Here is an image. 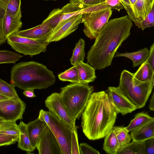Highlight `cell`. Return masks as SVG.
<instances>
[{"label": "cell", "instance_id": "5", "mask_svg": "<svg viewBox=\"0 0 154 154\" xmlns=\"http://www.w3.org/2000/svg\"><path fill=\"white\" fill-rule=\"evenodd\" d=\"M154 83L140 81L133 73L123 70L118 87L121 92L137 108L144 107L152 92Z\"/></svg>", "mask_w": 154, "mask_h": 154}, {"label": "cell", "instance_id": "28", "mask_svg": "<svg viewBox=\"0 0 154 154\" xmlns=\"http://www.w3.org/2000/svg\"><path fill=\"white\" fill-rule=\"evenodd\" d=\"M112 129L115 132L120 147L130 143L132 137L125 127L114 126Z\"/></svg>", "mask_w": 154, "mask_h": 154}, {"label": "cell", "instance_id": "45", "mask_svg": "<svg viewBox=\"0 0 154 154\" xmlns=\"http://www.w3.org/2000/svg\"><path fill=\"white\" fill-rule=\"evenodd\" d=\"M149 109L153 111L154 110V94H153L152 96L150 99L149 105Z\"/></svg>", "mask_w": 154, "mask_h": 154}, {"label": "cell", "instance_id": "22", "mask_svg": "<svg viewBox=\"0 0 154 154\" xmlns=\"http://www.w3.org/2000/svg\"><path fill=\"white\" fill-rule=\"evenodd\" d=\"M133 73L134 77L140 81L154 83V69L146 61L140 65L135 73Z\"/></svg>", "mask_w": 154, "mask_h": 154}, {"label": "cell", "instance_id": "8", "mask_svg": "<svg viewBox=\"0 0 154 154\" xmlns=\"http://www.w3.org/2000/svg\"><path fill=\"white\" fill-rule=\"evenodd\" d=\"M112 11L109 9L82 14L81 23L84 24L86 36L91 39L95 38L109 21Z\"/></svg>", "mask_w": 154, "mask_h": 154}, {"label": "cell", "instance_id": "21", "mask_svg": "<svg viewBox=\"0 0 154 154\" xmlns=\"http://www.w3.org/2000/svg\"><path fill=\"white\" fill-rule=\"evenodd\" d=\"M18 126L19 131L18 147L26 152L27 154L30 153L34 150L31 145L28 134L27 124L21 121Z\"/></svg>", "mask_w": 154, "mask_h": 154}, {"label": "cell", "instance_id": "1", "mask_svg": "<svg viewBox=\"0 0 154 154\" xmlns=\"http://www.w3.org/2000/svg\"><path fill=\"white\" fill-rule=\"evenodd\" d=\"M132 21L126 15L109 21L87 53V63L95 69L111 65L117 50L131 34Z\"/></svg>", "mask_w": 154, "mask_h": 154}, {"label": "cell", "instance_id": "33", "mask_svg": "<svg viewBox=\"0 0 154 154\" xmlns=\"http://www.w3.org/2000/svg\"><path fill=\"white\" fill-rule=\"evenodd\" d=\"M119 0L126 11L129 18L139 28H140V22L136 16L134 9L130 0Z\"/></svg>", "mask_w": 154, "mask_h": 154}, {"label": "cell", "instance_id": "16", "mask_svg": "<svg viewBox=\"0 0 154 154\" xmlns=\"http://www.w3.org/2000/svg\"><path fill=\"white\" fill-rule=\"evenodd\" d=\"M53 29L45 21L34 27L28 29L19 31L17 35L23 37L35 39H46Z\"/></svg>", "mask_w": 154, "mask_h": 154}, {"label": "cell", "instance_id": "37", "mask_svg": "<svg viewBox=\"0 0 154 154\" xmlns=\"http://www.w3.org/2000/svg\"><path fill=\"white\" fill-rule=\"evenodd\" d=\"M134 7L137 17L140 22L145 17L143 0H137Z\"/></svg>", "mask_w": 154, "mask_h": 154}, {"label": "cell", "instance_id": "23", "mask_svg": "<svg viewBox=\"0 0 154 154\" xmlns=\"http://www.w3.org/2000/svg\"><path fill=\"white\" fill-rule=\"evenodd\" d=\"M120 148L113 129L105 137L103 149L109 154H117Z\"/></svg>", "mask_w": 154, "mask_h": 154}, {"label": "cell", "instance_id": "29", "mask_svg": "<svg viewBox=\"0 0 154 154\" xmlns=\"http://www.w3.org/2000/svg\"><path fill=\"white\" fill-rule=\"evenodd\" d=\"M58 76L59 79L62 81L79 83V74L75 65L58 74Z\"/></svg>", "mask_w": 154, "mask_h": 154}, {"label": "cell", "instance_id": "41", "mask_svg": "<svg viewBox=\"0 0 154 154\" xmlns=\"http://www.w3.org/2000/svg\"><path fill=\"white\" fill-rule=\"evenodd\" d=\"M146 61L154 69V44L150 47L149 53Z\"/></svg>", "mask_w": 154, "mask_h": 154}, {"label": "cell", "instance_id": "19", "mask_svg": "<svg viewBox=\"0 0 154 154\" xmlns=\"http://www.w3.org/2000/svg\"><path fill=\"white\" fill-rule=\"evenodd\" d=\"M79 76V83L88 84L96 78L95 69L91 66L83 62H79L75 65Z\"/></svg>", "mask_w": 154, "mask_h": 154}, {"label": "cell", "instance_id": "6", "mask_svg": "<svg viewBox=\"0 0 154 154\" xmlns=\"http://www.w3.org/2000/svg\"><path fill=\"white\" fill-rule=\"evenodd\" d=\"M38 118L47 123L55 138L62 154H71L72 131L50 111L41 109Z\"/></svg>", "mask_w": 154, "mask_h": 154}, {"label": "cell", "instance_id": "18", "mask_svg": "<svg viewBox=\"0 0 154 154\" xmlns=\"http://www.w3.org/2000/svg\"><path fill=\"white\" fill-rule=\"evenodd\" d=\"M131 135L133 140L139 142L154 137V119L131 131Z\"/></svg>", "mask_w": 154, "mask_h": 154}, {"label": "cell", "instance_id": "24", "mask_svg": "<svg viewBox=\"0 0 154 154\" xmlns=\"http://www.w3.org/2000/svg\"><path fill=\"white\" fill-rule=\"evenodd\" d=\"M118 154H145L144 142L133 140L131 143L120 147Z\"/></svg>", "mask_w": 154, "mask_h": 154}, {"label": "cell", "instance_id": "43", "mask_svg": "<svg viewBox=\"0 0 154 154\" xmlns=\"http://www.w3.org/2000/svg\"><path fill=\"white\" fill-rule=\"evenodd\" d=\"M34 89H27L24 90L23 92V95L26 97L30 98H33L36 96L34 93Z\"/></svg>", "mask_w": 154, "mask_h": 154}, {"label": "cell", "instance_id": "46", "mask_svg": "<svg viewBox=\"0 0 154 154\" xmlns=\"http://www.w3.org/2000/svg\"><path fill=\"white\" fill-rule=\"evenodd\" d=\"M4 11L0 8V14ZM7 40V38L5 37H2L0 35V45H1L5 42Z\"/></svg>", "mask_w": 154, "mask_h": 154}, {"label": "cell", "instance_id": "30", "mask_svg": "<svg viewBox=\"0 0 154 154\" xmlns=\"http://www.w3.org/2000/svg\"><path fill=\"white\" fill-rule=\"evenodd\" d=\"M23 56L18 53L8 50L0 51V64L15 63Z\"/></svg>", "mask_w": 154, "mask_h": 154}, {"label": "cell", "instance_id": "4", "mask_svg": "<svg viewBox=\"0 0 154 154\" xmlns=\"http://www.w3.org/2000/svg\"><path fill=\"white\" fill-rule=\"evenodd\" d=\"M94 90L93 86L79 83H72L61 88L62 101L73 120L79 119Z\"/></svg>", "mask_w": 154, "mask_h": 154}, {"label": "cell", "instance_id": "27", "mask_svg": "<svg viewBox=\"0 0 154 154\" xmlns=\"http://www.w3.org/2000/svg\"><path fill=\"white\" fill-rule=\"evenodd\" d=\"M21 0H0V8L8 14L21 12Z\"/></svg>", "mask_w": 154, "mask_h": 154}, {"label": "cell", "instance_id": "20", "mask_svg": "<svg viewBox=\"0 0 154 154\" xmlns=\"http://www.w3.org/2000/svg\"><path fill=\"white\" fill-rule=\"evenodd\" d=\"M149 53V50L146 47L136 52L125 53L117 52L114 57H124L130 59L133 61V67H135L140 65L145 62Z\"/></svg>", "mask_w": 154, "mask_h": 154}, {"label": "cell", "instance_id": "44", "mask_svg": "<svg viewBox=\"0 0 154 154\" xmlns=\"http://www.w3.org/2000/svg\"><path fill=\"white\" fill-rule=\"evenodd\" d=\"M154 0H147V10L146 13V16L154 6Z\"/></svg>", "mask_w": 154, "mask_h": 154}, {"label": "cell", "instance_id": "48", "mask_svg": "<svg viewBox=\"0 0 154 154\" xmlns=\"http://www.w3.org/2000/svg\"><path fill=\"white\" fill-rule=\"evenodd\" d=\"M8 98L7 97L0 94V101Z\"/></svg>", "mask_w": 154, "mask_h": 154}, {"label": "cell", "instance_id": "40", "mask_svg": "<svg viewBox=\"0 0 154 154\" xmlns=\"http://www.w3.org/2000/svg\"><path fill=\"white\" fill-rule=\"evenodd\" d=\"M104 3L111 9H115L118 11L124 8L119 0H106Z\"/></svg>", "mask_w": 154, "mask_h": 154}, {"label": "cell", "instance_id": "35", "mask_svg": "<svg viewBox=\"0 0 154 154\" xmlns=\"http://www.w3.org/2000/svg\"><path fill=\"white\" fill-rule=\"evenodd\" d=\"M76 125L74 130L72 131L71 142V154H80L78 143L77 129Z\"/></svg>", "mask_w": 154, "mask_h": 154}, {"label": "cell", "instance_id": "3", "mask_svg": "<svg viewBox=\"0 0 154 154\" xmlns=\"http://www.w3.org/2000/svg\"><path fill=\"white\" fill-rule=\"evenodd\" d=\"M10 78L11 84L24 90L46 89L54 84L56 80L52 71L34 61L15 64L11 70Z\"/></svg>", "mask_w": 154, "mask_h": 154}, {"label": "cell", "instance_id": "32", "mask_svg": "<svg viewBox=\"0 0 154 154\" xmlns=\"http://www.w3.org/2000/svg\"><path fill=\"white\" fill-rule=\"evenodd\" d=\"M0 133L12 135H19L18 126L16 122L4 121L0 125Z\"/></svg>", "mask_w": 154, "mask_h": 154}, {"label": "cell", "instance_id": "26", "mask_svg": "<svg viewBox=\"0 0 154 154\" xmlns=\"http://www.w3.org/2000/svg\"><path fill=\"white\" fill-rule=\"evenodd\" d=\"M154 119L146 113L143 112L138 113L135 115L134 118L131 120L129 125L125 128L129 132L138 128Z\"/></svg>", "mask_w": 154, "mask_h": 154}, {"label": "cell", "instance_id": "31", "mask_svg": "<svg viewBox=\"0 0 154 154\" xmlns=\"http://www.w3.org/2000/svg\"><path fill=\"white\" fill-rule=\"evenodd\" d=\"M15 86L0 79V94L9 98H19L15 89Z\"/></svg>", "mask_w": 154, "mask_h": 154}, {"label": "cell", "instance_id": "42", "mask_svg": "<svg viewBox=\"0 0 154 154\" xmlns=\"http://www.w3.org/2000/svg\"><path fill=\"white\" fill-rule=\"evenodd\" d=\"M106 0H83L82 4L84 8L89 6L98 4L104 2Z\"/></svg>", "mask_w": 154, "mask_h": 154}, {"label": "cell", "instance_id": "9", "mask_svg": "<svg viewBox=\"0 0 154 154\" xmlns=\"http://www.w3.org/2000/svg\"><path fill=\"white\" fill-rule=\"evenodd\" d=\"M45 103L48 111L54 114L72 131L74 130L75 121L72 119L65 107L60 93H52L48 97Z\"/></svg>", "mask_w": 154, "mask_h": 154}, {"label": "cell", "instance_id": "49", "mask_svg": "<svg viewBox=\"0 0 154 154\" xmlns=\"http://www.w3.org/2000/svg\"><path fill=\"white\" fill-rule=\"evenodd\" d=\"M144 5V8L145 10V15L146 17V12L147 8V0H143Z\"/></svg>", "mask_w": 154, "mask_h": 154}, {"label": "cell", "instance_id": "14", "mask_svg": "<svg viewBox=\"0 0 154 154\" xmlns=\"http://www.w3.org/2000/svg\"><path fill=\"white\" fill-rule=\"evenodd\" d=\"M22 13L8 14L4 11L0 14V35L7 38L16 33L21 28Z\"/></svg>", "mask_w": 154, "mask_h": 154}, {"label": "cell", "instance_id": "39", "mask_svg": "<svg viewBox=\"0 0 154 154\" xmlns=\"http://www.w3.org/2000/svg\"><path fill=\"white\" fill-rule=\"evenodd\" d=\"M145 154H154V137L143 141Z\"/></svg>", "mask_w": 154, "mask_h": 154}, {"label": "cell", "instance_id": "36", "mask_svg": "<svg viewBox=\"0 0 154 154\" xmlns=\"http://www.w3.org/2000/svg\"><path fill=\"white\" fill-rule=\"evenodd\" d=\"M19 135H12L0 133V146L10 145L17 142Z\"/></svg>", "mask_w": 154, "mask_h": 154}, {"label": "cell", "instance_id": "13", "mask_svg": "<svg viewBox=\"0 0 154 154\" xmlns=\"http://www.w3.org/2000/svg\"><path fill=\"white\" fill-rule=\"evenodd\" d=\"M106 92L117 113H120L124 115L137 109L121 92L118 87H109Z\"/></svg>", "mask_w": 154, "mask_h": 154}, {"label": "cell", "instance_id": "7", "mask_svg": "<svg viewBox=\"0 0 154 154\" xmlns=\"http://www.w3.org/2000/svg\"><path fill=\"white\" fill-rule=\"evenodd\" d=\"M8 43L16 52L31 57L45 52L50 43L46 39H35L18 35L15 33L8 36Z\"/></svg>", "mask_w": 154, "mask_h": 154}, {"label": "cell", "instance_id": "25", "mask_svg": "<svg viewBox=\"0 0 154 154\" xmlns=\"http://www.w3.org/2000/svg\"><path fill=\"white\" fill-rule=\"evenodd\" d=\"M85 41L82 38L80 39L76 44L72 56L70 59L72 65L75 66L79 62L84 61L85 57Z\"/></svg>", "mask_w": 154, "mask_h": 154}, {"label": "cell", "instance_id": "38", "mask_svg": "<svg viewBox=\"0 0 154 154\" xmlns=\"http://www.w3.org/2000/svg\"><path fill=\"white\" fill-rule=\"evenodd\" d=\"M80 154H98L99 152L86 143H81L79 145Z\"/></svg>", "mask_w": 154, "mask_h": 154}, {"label": "cell", "instance_id": "15", "mask_svg": "<svg viewBox=\"0 0 154 154\" xmlns=\"http://www.w3.org/2000/svg\"><path fill=\"white\" fill-rule=\"evenodd\" d=\"M39 154H62L58 143L48 126L36 146Z\"/></svg>", "mask_w": 154, "mask_h": 154}, {"label": "cell", "instance_id": "2", "mask_svg": "<svg viewBox=\"0 0 154 154\" xmlns=\"http://www.w3.org/2000/svg\"><path fill=\"white\" fill-rule=\"evenodd\" d=\"M117 114L106 91L92 93L81 115L83 133L90 140L105 137L113 129Z\"/></svg>", "mask_w": 154, "mask_h": 154}, {"label": "cell", "instance_id": "12", "mask_svg": "<svg viewBox=\"0 0 154 154\" xmlns=\"http://www.w3.org/2000/svg\"><path fill=\"white\" fill-rule=\"evenodd\" d=\"M82 14L72 17L60 23L51 32L46 42H57L66 37L76 30L81 23Z\"/></svg>", "mask_w": 154, "mask_h": 154}, {"label": "cell", "instance_id": "11", "mask_svg": "<svg viewBox=\"0 0 154 154\" xmlns=\"http://www.w3.org/2000/svg\"><path fill=\"white\" fill-rule=\"evenodd\" d=\"M86 13V9L83 5L69 3L61 8L53 10L44 20L47 21L53 29L63 21L75 16Z\"/></svg>", "mask_w": 154, "mask_h": 154}, {"label": "cell", "instance_id": "52", "mask_svg": "<svg viewBox=\"0 0 154 154\" xmlns=\"http://www.w3.org/2000/svg\"></svg>", "mask_w": 154, "mask_h": 154}, {"label": "cell", "instance_id": "47", "mask_svg": "<svg viewBox=\"0 0 154 154\" xmlns=\"http://www.w3.org/2000/svg\"><path fill=\"white\" fill-rule=\"evenodd\" d=\"M69 2L78 5H83L82 2L83 0H69Z\"/></svg>", "mask_w": 154, "mask_h": 154}, {"label": "cell", "instance_id": "17", "mask_svg": "<svg viewBox=\"0 0 154 154\" xmlns=\"http://www.w3.org/2000/svg\"><path fill=\"white\" fill-rule=\"evenodd\" d=\"M27 130L32 146L34 150L40 138L48 126L46 122L38 118L27 124Z\"/></svg>", "mask_w": 154, "mask_h": 154}, {"label": "cell", "instance_id": "51", "mask_svg": "<svg viewBox=\"0 0 154 154\" xmlns=\"http://www.w3.org/2000/svg\"><path fill=\"white\" fill-rule=\"evenodd\" d=\"M4 121V120L0 117V125L3 123Z\"/></svg>", "mask_w": 154, "mask_h": 154}, {"label": "cell", "instance_id": "34", "mask_svg": "<svg viewBox=\"0 0 154 154\" xmlns=\"http://www.w3.org/2000/svg\"><path fill=\"white\" fill-rule=\"evenodd\" d=\"M140 28L143 30L146 28L154 26V7H152L150 11L144 18L140 22Z\"/></svg>", "mask_w": 154, "mask_h": 154}, {"label": "cell", "instance_id": "50", "mask_svg": "<svg viewBox=\"0 0 154 154\" xmlns=\"http://www.w3.org/2000/svg\"><path fill=\"white\" fill-rule=\"evenodd\" d=\"M137 0H130V1H131V2L132 5H133V7H134V11H135V15H136V13H135V9H134V4L135 3V2H136V1ZM136 16L137 17V16L136 15ZM138 19V18H137Z\"/></svg>", "mask_w": 154, "mask_h": 154}, {"label": "cell", "instance_id": "10", "mask_svg": "<svg viewBox=\"0 0 154 154\" xmlns=\"http://www.w3.org/2000/svg\"><path fill=\"white\" fill-rule=\"evenodd\" d=\"M26 103L20 98H11L0 101V117L4 121L16 122L23 119Z\"/></svg>", "mask_w": 154, "mask_h": 154}]
</instances>
